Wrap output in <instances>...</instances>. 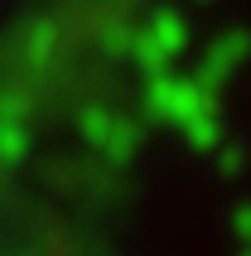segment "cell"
Masks as SVG:
<instances>
[{"label":"cell","instance_id":"1","mask_svg":"<svg viewBox=\"0 0 251 256\" xmlns=\"http://www.w3.org/2000/svg\"><path fill=\"white\" fill-rule=\"evenodd\" d=\"M0 256H78L63 213L10 160H0Z\"/></svg>","mask_w":251,"mask_h":256}]
</instances>
